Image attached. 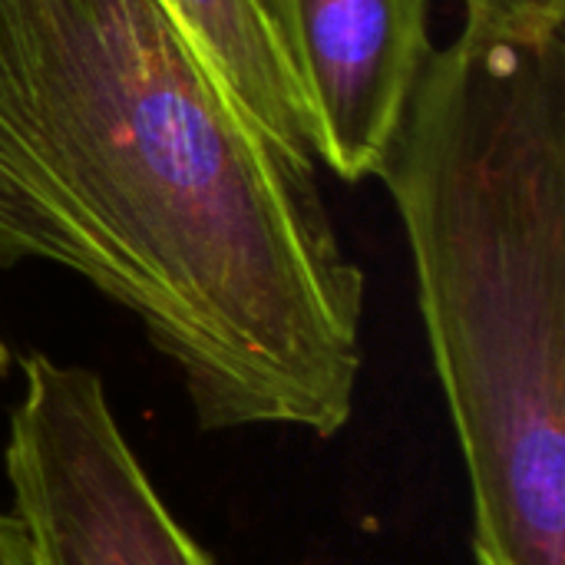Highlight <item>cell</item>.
I'll list each match as a JSON object with an SVG mask.
<instances>
[{"instance_id": "obj_1", "label": "cell", "mask_w": 565, "mask_h": 565, "mask_svg": "<svg viewBox=\"0 0 565 565\" xmlns=\"http://www.w3.org/2000/svg\"><path fill=\"white\" fill-rule=\"evenodd\" d=\"M23 262L126 308L205 434L354 414L364 271L162 0H0V268Z\"/></svg>"}, {"instance_id": "obj_2", "label": "cell", "mask_w": 565, "mask_h": 565, "mask_svg": "<svg viewBox=\"0 0 565 565\" xmlns=\"http://www.w3.org/2000/svg\"><path fill=\"white\" fill-rule=\"evenodd\" d=\"M3 470L30 565H215L126 444L96 371L20 361Z\"/></svg>"}, {"instance_id": "obj_3", "label": "cell", "mask_w": 565, "mask_h": 565, "mask_svg": "<svg viewBox=\"0 0 565 565\" xmlns=\"http://www.w3.org/2000/svg\"><path fill=\"white\" fill-rule=\"evenodd\" d=\"M311 119L315 159L377 172L434 56L427 0H258Z\"/></svg>"}, {"instance_id": "obj_4", "label": "cell", "mask_w": 565, "mask_h": 565, "mask_svg": "<svg viewBox=\"0 0 565 565\" xmlns=\"http://www.w3.org/2000/svg\"><path fill=\"white\" fill-rule=\"evenodd\" d=\"M242 106L298 162L315 166L311 119L258 0H162Z\"/></svg>"}, {"instance_id": "obj_5", "label": "cell", "mask_w": 565, "mask_h": 565, "mask_svg": "<svg viewBox=\"0 0 565 565\" xmlns=\"http://www.w3.org/2000/svg\"><path fill=\"white\" fill-rule=\"evenodd\" d=\"M467 23L493 33L543 36L565 30V0H463Z\"/></svg>"}, {"instance_id": "obj_6", "label": "cell", "mask_w": 565, "mask_h": 565, "mask_svg": "<svg viewBox=\"0 0 565 565\" xmlns=\"http://www.w3.org/2000/svg\"><path fill=\"white\" fill-rule=\"evenodd\" d=\"M0 565H30L26 540L13 513H0Z\"/></svg>"}, {"instance_id": "obj_7", "label": "cell", "mask_w": 565, "mask_h": 565, "mask_svg": "<svg viewBox=\"0 0 565 565\" xmlns=\"http://www.w3.org/2000/svg\"><path fill=\"white\" fill-rule=\"evenodd\" d=\"M7 361H10V354H7V348H3V341H0V374L7 371Z\"/></svg>"}]
</instances>
